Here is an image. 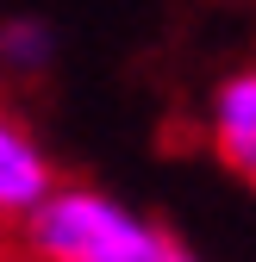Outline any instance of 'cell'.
Listing matches in <instances>:
<instances>
[{
  "mask_svg": "<svg viewBox=\"0 0 256 262\" xmlns=\"http://www.w3.org/2000/svg\"><path fill=\"white\" fill-rule=\"evenodd\" d=\"M163 231L113 193L94 187H56L25 219V262H144Z\"/></svg>",
  "mask_w": 256,
  "mask_h": 262,
  "instance_id": "1",
  "label": "cell"
},
{
  "mask_svg": "<svg viewBox=\"0 0 256 262\" xmlns=\"http://www.w3.org/2000/svg\"><path fill=\"white\" fill-rule=\"evenodd\" d=\"M50 193H56V175L44 150L31 144V131L13 113H0V225H25Z\"/></svg>",
  "mask_w": 256,
  "mask_h": 262,
  "instance_id": "2",
  "label": "cell"
},
{
  "mask_svg": "<svg viewBox=\"0 0 256 262\" xmlns=\"http://www.w3.org/2000/svg\"><path fill=\"white\" fill-rule=\"evenodd\" d=\"M212 156L256 187V62L225 75L212 94Z\"/></svg>",
  "mask_w": 256,
  "mask_h": 262,
  "instance_id": "3",
  "label": "cell"
},
{
  "mask_svg": "<svg viewBox=\"0 0 256 262\" xmlns=\"http://www.w3.org/2000/svg\"><path fill=\"white\" fill-rule=\"evenodd\" d=\"M50 56V38L38 25H0V62H7V69H38V62Z\"/></svg>",
  "mask_w": 256,
  "mask_h": 262,
  "instance_id": "4",
  "label": "cell"
},
{
  "mask_svg": "<svg viewBox=\"0 0 256 262\" xmlns=\"http://www.w3.org/2000/svg\"><path fill=\"white\" fill-rule=\"evenodd\" d=\"M144 262H200V256H194V250H181V244H175V237L163 231V244H156V250H150Z\"/></svg>",
  "mask_w": 256,
  "mask_h": 262,
  "instance_id": "5",
  "label": "cell"
}]
</instances>
